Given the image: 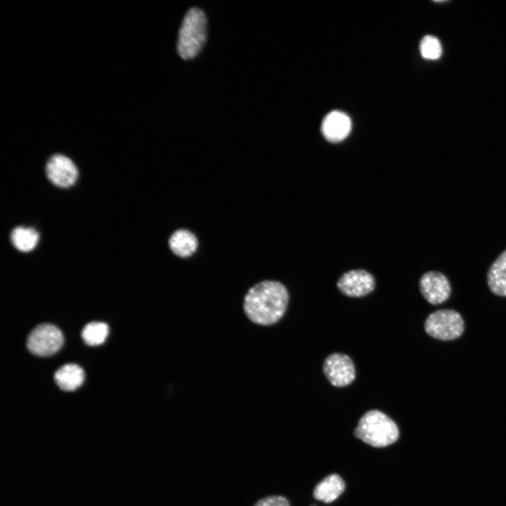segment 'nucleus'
<instances>
[{
	"mask_svg": "<svg viewBox=\"0 0 506 506\" xmlns=\"http://www.w3.org/2000/svg\"><path fill=\"white\" fill-rule=\"evenodd\" d=\"M11 238L12 244L17 249L28 252L36 247L39 235L34 228L17 227L12 231Z\"/></svg>",
	"mask_w": 506,
	"mask_h": 506,
	"instance_id": "2eb2a0df",
	"label": "nucleus"
},
{
	"mask_svg": "<svg viewBox=\"0 0 506 506\" xmlns=\"http://www.w3.org/2000/svg\"><path fill=\"white\" fill-rule=\"evenodd\" d=\"M487 283L493 294L506 297V249L490 266L487 273Z\"/></svg>",
	"mask_w": 506,
	"mask_h": 506,
	"instance_id": "f8f14e48",
	"label": "nucleus"
},
{
	"mask_svg": "<svg viewBox=\"0 0 506 506\" xmlns=\"http://www.w3.org/2000/svg\"><path fill=\"white\" fill-rule=\"evenodd\" d=\"M253 506H290V504L285 497L273 495L259 499Z\"/></svg>",
	"mask_w": 506,
	"mask_h": 506,
	"instance_id": "a211bd4d",
	"label": "nucleus"
},
{
	"mask_svg": "<svg viewBox=\"0 0 506 506\" xmlns=\"http://www.w3.org/2000/svg\"><path fill=\"white\" fill-rule=\"evenodd\" d=\"M54 378L61 389L67 391H74L82 384L84 380V372L78 365L66 364L55 372Z\"/></svg>",
	"mask_w": 506,
	"mask_h": 506,
	"instance_id": "ddd939ff",
	"label": "nucleus"
},
{
	"mask_svg": "<svg viewBox=\"0 0 506 506\" xmlns=\"http://www.w3.org/2000/svg\"><path fill=\"white\" fill-rule=\"evenodd\" d=\"M351 130L349 117L339 110L332 111L323 119L321 132L325 138L331 143H339L344 140Z\"/></svg>",
	"mask_w": 506,
	"mask_h": 506,
	"instance_id": "9d476101",
	"label": "nucleus"
},
{
	"mask_svg": "<svg viewBox=\"0 0 506 506\" xmlns=\"http://www.w3.org/2000/svg\"><path fill=\"white\" fill-rule=\"evenodd\" d=\"M108 335V326L102 322L88 323L82 332L84 342L90 346H96L103 343Z\"/></svg>",
	"mask_w": 506,
	"mask_h": 506,
	"instance_id": "dca6fc26",
	"label": "nucleus"
},
{
	"mask_svg": "<svg viewBox=\"0 0 506 506\" xmlns=\"http://www.w3.org/2000/svg\"><path fill=\"white\" fill-rule=\"evenodd\" d=\"M63 343V335L59 328L52 324L42 323L30 332L27 346L34 355L48 356L58 351Z\"/></svg>",
	"mask_w": 506,
	"mask_h": 506,
	"instance_id": "39448f33",
	"label": "nucleus"
},
{
	"mask_svg": "<svg viewBox=\"0 0 506 506\" xmlns=\"http://www.w3.org/2000/svg\"><path fill=\"white\" fill-rule=\"evenodd\" d=\"M419 287L423 297L431 304H442L450 295L449 280L439 271H432L423 274L420 280Z\"/></svg>",
	"mask_w": 506,
	"mask_h": 506,
	"instance_id": "6e6552de",
	"label": "nucleus"
},
{
	"mask_svg": "<svg viewBox=\"0 0 506 506\" xmlns=\"http://www.w3.org/2000/svg\"><path fill=\"white\" fill-rule=\"evenodd\" d=\"M338 290L350 297H361L370 294L375 287L374 277L363 269L351 270L344 273L338 280Z\"/></svg>",
	"mask_w": 506,
	"mask_h": 506,
	"instance_id": "0eeeda50",
	"label": "nucleus"
},
{
	"mask_svg": "<svg viewBox=\"0 0 506 506\" xmlns=\"http://www.w3.org/2000/svg\"><path fill=\"white\" fill-rule=\"evenodd\" d=\"M345 483L337 474L325 477L314 488L313 495L315 499L325 503L335 500L344 491Z\"/></svg>",
	"mask_w": 506,
	"mask_h": 506,
	"instance_id": "9b49d317",
	"label": "nucleus"
},
{
	"mask_svg": "<svg viewBox=\"0 0 506 506\" xmlns=\"http://www.w3.org/2000/svg\"><path fill=\"white\" fill-rule=\"evenodd\" d=\"M46 173L49 181L60 188L72 186L78 176L74 163L69 157L60 154H56L49 158L46 165Z\"/></svg>",
	"mask_w": 506,
	"mask_h": 506,
	"instance_id": "1a4fd4ad",
	"label": "nucleus"
},
{
	"mask_svg": "<svg viewBox=\"0 0 506 506\" xmlns=\"http://www.w3.org/2000/svg\"><path fill=\"white\" fill-rule=\"evenodd\" d=\"M420 51L424 59L437 60L442 54V46L436 37L432 35H426L421 39Z\"/></svg>",
	"mask_w": 506,
	"mask_h": 506,
	"instance_id": "f3484780",
	"label": "nucleus"
},
{
	"mask_svg": "<svg viewBox=\"0 0 506 506\" xmlns=\"http://www.w3.org/2000/svg\"><path fill=\"white\" fill-rule=\"evenodd\" d=\"M288 301L289 294L282 283L264 280L249 290L244 299L243 309L254 323L270 325L283 316Z\"/></svg>",
	"mask_w": 506,
	"mask_h": 506,
	"instance_id": "f257e3e1",
	"label": "nucleus"
},
{
	"mask_svg": "<svg viewBox=\"0 0 506 506\" xmlns=\"http://www.w3.org/2000/svg\"><path fill=\"white\" fill-rule=\"evenodd\" d=\"M353 434L372 447L383 448L398 440L399 430L388 415L378 410H370L361 417Z\"/></svg>",
	"mask_w": 506,
	"mask_h": 506,
	"instance_id": "f03ea898",
	"label": "nucleus"
},
{
	"mask_svg": "<svg viewBox=\"0 0 506 506\" xmlns=\"http://www.w3.org/2000/svg\"><path fill=\"white\" fill-rule=\"evenodd\" d=\"M464 330L465 323L461 315L452 309L436 311L429 314L424 322L427 334L443 341L457 339Z\"/></svg>",
	"mask_w": 506,
	"mask_h": 506,
	"instance_id": "20e7f679",
	"label": "nucleus"
},
{
	"mask_svg": "<svg viewBox=\"0 0 506 506\" xmlns=\"http://www.w3.org/2000/svg\"><path fill=\"white\" fill-rule=\"evenodd\" d=\"M171 250L180 257H187L193 254L197 247L195 235L186 229L176 231L169 240Z\"/></svg>",
	"mask_w": 506,
	"mask_h": 506,
	"instance_id": "4468645a",
	"label": "nucleus"
},
{
	"mask_svg": "<svg viewBox=\"0 0 506 506\" xmlns=\"http://www.w3.org/2000/svg\"><path fill=\"white\" fill-rule=\"evenodd\" d=\"M323 370L329 382L337 387L350 384L356 377L355 366L351 358L342 353L329 355L324 361Z\"/></svg>",
	"mask_w": 506,
	"mask_h": 506,
	"instance_id": "423d86ee",
	"label": "nucleus"
},
{
	"mask_svg": "<svg viewBox=\"0 0 506 506\" xmlns=\"http://www.w3.org/2000/svg\"><path fill=\"white\" fill-rule=\"evenodd\" d=\"M207 20L205 13L193 7L186 13L178 34L176 49L179 56L185 60L195 58L207 41Z\"/></svg>",
	"mask_w": 506,
	"mask_h": 506,
	"instance_id": "7ed1b4c3",
	"label": "nucleus"
}]
</instances>
